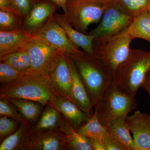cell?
<instances>
[{"instance_id":"cell-1","label":"cell","mask_w":150,"mask_h":150,"mask_svg":"<svg viewBox=\"0 0 150 150\" xmlns=\"http://www.w3.org/2000/svg\"><path fill=\"white\" fill-rule=\"evenodd\" d=\"M128 27L115 34L95 38L94 40L92 56L109 76L112 83L119 67L131 52L130 44L133 39Z\"/></svg>"},{"instance_id":"cell-2","label":"cell","mask_w":150,"mask_h":150,"mask_svg":"<svg viewBox=\"0 0 150 150\" xmlns=\"http://www.w3.org/2000/svg\"><path fill=\"white\" fill-rule=\"evenodd\" d=\"M53 95L56 94L48 75L29 72L23 74L13 82L1 86V98L29 100L43 105L48 104Z\"/></svg>"},{"instance_id":"cell-3","label":"cell","mask_w":150,"mask_h":150,"mask_svg":"<svg viewBox=\"0 0 150 150\" xmlns=\"http://www.w3.org/2000/svg\"><path fill=\"white\" fill-rule=\"evenodd\" d=\"M150 71V52L131 49L127 59L118 69L112 84L128 96L135 98Z\"/></svg>"},{"instance_id":"cell-4","label":"cell","mask_w":150,"mask_h":150,"mask_svg":"<svg viewBox=\"0 0 150 150\" xmlns=\"http://www.w3.org/2000/svg\"><path fill=\"white\" fill-rule=\"evenodd\" d=\"M86 86L93 107L99 103L112 81L98 63L86 52L72 59Z\"/></svg>"},{"instance_id":"cell-5","label":"cell","mask_w":150,"mask_h":150,"mask_svg":"<svg viewBox=\"0 0 150 150\" xmlns=\"http://www.w3.org/2000/svg\"><path fill=\"white\" fill-rule=\"evenodd\" d=\"M105 8V0H68L65 15L73 27L84 33L90 25L99 22Z\"/></svg>"},{"instance_id":"cell-6","label":"cell","mask_w":150,"mask_h":150,"mask_svg":"<svg viewBox=\"0 0 150 150\" xmlns=\"http://www.w3.org/2000/svg\"><path fill=\"white\" fill-rule=\"evenodd\" d=\"M134 99L112 84L105 92L95 110L97 111L100 121L103 123L122 115H128L136 109L137 103Z\"/></svg>"},{"instance_id":"cell-7","label":"cell","mask_w":150,"mask_h":150,"mask_svg":"<svg viewBox=\"0 0 150 150\" xmlns=\"http://www.w3.org/2000/svg\"><path fill=\"white\" fill-rule=\"evenodd\" d=\"M26 50L28 52L31 69L30 71L48 75L59 61L63 53L43 39L34 35L30 41Z\"/></svg>"},{"instance_id":"cell-8","label":"cell","mask_w":150,"mask_h":150,"mask_svg":"<svg viewBox=\"0 0 150 150\" xmlns=\"http://www.w3.org/2000/svg\"><path fill=\"white\" fill-rule=\"evenodd\" d=\"M106 8L100 23L89 34L95 38L115 34L129 27L134 18L110 0H105Z\"/></svg>"},{"instance_id":"cell-9","label":"cell","mask_w":150,"mask_h":150,"mask_svg":"<svg viewBox=\"0 0 150 150\" xmlns=\"http://www.w3.org/2000/svg\"><path fill=\"white\" fill-rule=\"evenodd\" d=\"M54 16L35 36L43 39L62 51L65 56L70 59H76L81 56L85 53L84 51H81L75 46L64 30L55 21Z\"/></svg>"},{"instance_id":"cell-10","label":"cell","mask_w":150,"mask_h":150,"mask_svg":"<svg viewBox=\"0 0 150 150\" xmlns=\"http://www.w3.org/2000/svg\"><path fill=\"white\" fill-rule=\"evenodd\" d=\"M59 8L50 0H36L31 10L23 19V30L30 35H36Z\"/></svg>"},{"instance_id":"cell-11","label":"cell","mask_w":150,"mask_h":150,"mask_svg":"<svg viewBox=\"0 0 150 150\" xmlns=\"http://www.w3.org/2000/svg\"><path fill=\"white\" fill-rule=\"evenodd\" d=\"M23 149L32 150L67 149L65 134L59 129L28 135Z\"/></svg>"},{"instance_id":"cell-12","label":"cell","mask_w":150,"mask_h":150,"mask_svg":"<svg viewBox=\"0 0 150 150\" xmlns=\"http://www.w3.org/2000/svg\"><path fill=\"white\" fill-rule=\"evenodd\" d=\"M56 94L74 102L72 95V76L67 56L63 54L48 74Z\"/></svg>"},{"instance_id":"cell-13","label":"cell","mask_w":150,"mask_h":150,"mask_svg":"<svg viewBox=\"0 0 150 150\" xmlns=\"http://www.w3.org/2000/svg\"><path fill=\"white\" fill-rule=\"evenodd\" d=\"M126 120L139 150H150V125L149 115L137 110Z\"/></svg>"},{"instance_id":"cell-14","label":"cell","mask_w":150,"mask_h":150,"mask_svg":"<svg viewBox=\"0 0 150 150\" xmlns=\"http://www.w3.org/2000/svg\"><path fill=\"white\" fill-rule=\"evenodd\" d=\"M48 105L59 110L76 130L85 124L91 117L69 99L53 95Z\"/></svg>"},{"instance_id":"cell-15","label":"cell","mask_w":150,"mask_h":150,"mask_svg":"<svg viewBox=\"0 0 150 150\" xmlns=\"http://www.w3.org/2000/svg\"><path fill=\"white\" fill-rule=\"evenodd\" d=\"M128 115H123L112 120L101 123L108 133L124 150H139L131 137L126 118Z\"/></svg>"},{"instance_id":"cell-16","label":"cell","mask_w":150,"mask_h":150,"mask_svg":"<svg viewBox=\"0 0 150 150\" xmlns=\"http://www.w3.org/2000/svg\"><path fill=\"white\" fill-rule=\"evenodd\" d=\"M67 57L72 76V95L75 104L91 117L93 107L86 86L74 63Z\"/></svg>"},{"instance_id":"cell-17","label":"cell","mask_w":150,"mask_h":150,"mask_svg":"<svg viewBox=\"0 0 150 150\" xmlns=\"http://www.w3.org/2000/svg\"><path fill=\"white\" fill-rule=\"evenodd\" d=\"M34 36L23 30L13 31L0 30V57L25 50Z\"/></svg>"},{"instance_id":"cell-18","label":"cell","mask_w":150,"mask_h":150,"mask_svg":"<svg viewBox=\"0 0 150 150\" xmlns=\"http://www.w3.org/2000/svg\"><path fill=\"white\" fill-rule=\"evenodd\" d=\"M54 16L55 21L64 30L75 46L79 48H81L86 54L92 56L93 46L95 37L89 33L86 35L75 29L70 24L64 13H55Z\"/></svg>"},{"instance_id":"cell-19","label":"cell","mask_w":150,"mask_h":150,"mask_svg":"<svg viewBox=\"0 0 150 150\" xmlns=\"http://www.w3.org/2000/svg\"><path fill=\"white\" fill-rule=\"evenodd\" d=\"M59 129L62 131L67 139V149L72 150H93L90 139L78 133L76 130L61 115V121Z\"/></svg>"},{"instance_id":"cell-20","label":"cell","mask_w":150,"mask_h":150,"mask_svg":"<svg viewBox=\"0 0 150 150\" xmlns=\"http://www.w3.org/2000/svg\"><path fill=\"white\" fill-rule=\"evenodd\" d=\"M61 113L59 110L49 105L33 128L28 129L27 135L59 129Z\"/></svg>"},{"instance_id":"cell-21","label":"cell","mask_w":150,"mask_h":150,"mask_svg":"<svg viewBox=\"0 0 150 150\" xmlns=\"http://www.w3.org/2000/svg\"><path fill=\"white\" fill-rule=\"evenodd\" d=\"M78 133L90 139L102 142L110 137L106 129L100 121L97 111L95 110L93 115L85 124L76 130Z\"/></svg>"},{"instance_id":"cell-22","label":"cell","mask_w":150,"mask_h":150,"mask_svg":"<svg viewBox=\"0 0 150 150\" xmlns=\"http://www.w3.org/2000/svg\"><path fill=\"white\" fill-rule=\"evenodd\" d=\"M11 104L21 113L22 116L26 121L33 122L40 115L41 105L39 103L20 98H6Z\"/></svg>"},{"instance_id":"cell-23","label":"cell","mask_w":150,"mask_h":150,"mask_svg":"<svg viewBox=\"0 0 150 150\" xmlns=\"http://www.w3.org/2000/svg\"><path fill=\"white\" fill-rule=\"evenodd\" d=\"M128 29L133 39L142 38L150 42V14L148 11L135 18Z\"/></svg>"},{"instance_id":"cell-24","label":"cell","mask_w":150,"mask_h":150,"mask_svg":"<svg viewBox=\"0 0 150 150\" xmlns=\"http://www.w3.org/2000/svg\"><path fill=\"white\" fill-rule=\"evenodd\" d=\"M28 121L25 120L13 134L2 141L0 150H13L23 148L29 127Z\"/></svg>"},{"instance_id":"cell-25","label":"cell","mask_w":150,"mask_h":150,"mask_svg":"<svg viewBox=\"0 0 150 150\" xmlns=\"http://www.w3.org/2000/svg\"><path fill=\"white\" fill-rule=\"evenodd\" d=\"M1 62L6 63L22 74L30 71L31 62L26 49L0 57Z\"/></svg>"},{"instance_id":"cell-26","label":"cell","mask_w":150,"mask_h":150,"mask_svg":"<svg viewBox=\"0 0 150 150\" xmlns=\"http://www.w3.org/2000/svg\"><path fill=\"white\" fill-rule=\"evenodd\" d=\"M134 18L139 16L150 6V0H110Z\"/></svg>"},{"instance_id":"cell-27","label":"cell","mask_w":150,"mask_h":150,"mask_svg":"<svg viewBox=\"0 0 150 150\" xmlns=\"http://www.w3.org/2000/svg\"><path fill=\"white\" fill-rule=\"evenodd\" d=\"M24 18L9 11L0 10V30L13 31L22 30Z\"/></svg>"},{"instance_id":"cell-28","label":"cell","mask_w":150,"mask_h":150,"mask_svg":"<svg viewBox=\"0 0 150 150\" xmlns=\"http://www.w3.org/2000/svg\"><path fill=\"white\" fill-rule=\"evenodd\" d=\"M23 74L20 72L9 65L0 63V83L1 86L9 84L19 79Z\"/></svg>"},{"instance_id":"cell-29","label":"cell","mask_w":150,"mask_h":150,"mask_svg":"<svg viewBox=\"0 0 150 150\" xmlns=\"http://www.w3.org/2000/svg\"><path fill=\"white\" fill-rule=\"evenodd\" d=\"M19 122L6 116L0 118V139L3 141L16 131Z\"/></svg>"},{"instance_id":"cell-30","label":"cell","mask_w":150,"mask_h":150,"mask_svg":"<svg viewBox=\"0 0 150 150\" xmlns=\"http://www.w3.org/2000/svg\"><path fill=\"white\" fill-rule=\"evenodd\" d=\"M0 115L12 118L21 123L26 120L23 118V116L19 114L13 105L5 98L0 99Z\"/></svg>"},{"instance_id":"cell-31","label":"cell","mask_w":150,"mask_h":150,"mask_svg":"<svg viewBox=\"0 0 150 150\" xmlns=\"http://www.w3.org/2000/svg\"><path fill=\"white\" fill-rule=\"evenodd\" d=\"M36 0H13L15 5L21 15L24 18L32 9Z\"/></svg>"},{"instance_id":"cell-32","label":"cell","mask_w":150,"mask_h":150,"mask_svg":"<svg viewBox=\"0 0 150 150\" xmlns=\"http://www.w3.org/2000/svg\"><path fill=\"white\" fill-rule=\"evenodd\" d=\"M105 150H124L123 147L113 139L111 137H108L103 142Z\"/></svg>"},{"instance_id":"cell-33","label":"cell","mask_w":150,"mask_h":150,"mask_svg":"<svg viewBox=\"0 0 150 150\" xmlns=\"http://www.w3.org/2000/svg\"><path fill=\"white\" fill-rule=\"evenodd\" d=\"M0 10L13 12L21 15L15 5L13 0H0Z\"/></svg>"},{"instance_id":"cell-34","label":"cell","mask_w":150,"mask_h":150,"mask_svg":"<svg viewBox=\"0 0 150 150\" xmlns=\"http://www.w3.org/2000/svg\"><path fill=\"white\" fill-rule=\"evenodd\" d=\"M141 87L145 90L149 94L150 101V71L147 74ZM149 121L150 125V114L149 115Z\"/></svg>"},{"instance_id":"cell-35","label":"cell","mask_w":150,"mask_h":150,"mask_svg":"<svg viewBox=\"0 0 150 150\" xmlns=\"http://www.w3.org/2000/svg\"><path fill=\"white\" fill-rule=\"evenodd\" d=\"M92 147L93 150H105L102 142L94 139H90Z\"/></svg>"},{"instance_id":"cell-36","label":"cell","mask_w":150,"mask_h":150,"mask_svg":"<svg viewBox=\"0 0 150 150\" xmlns=\"http://www.w3.org/2000/svg\"><path fill=\"white\" fill-rule=\"evenodd\" d=\"M61 7L64 11V14L67 13V4L68 0H50Z\"/></svg>"},{"instance_id":"cell-37","label":"cell","mask_w":150,"mask_h":150,"mask_svg":"<svg viewBox=\"0 0 150 150\" xmlns=\"http://www.w3.org/2000/svg\"><path fill=\"white\" fill-rule=\"evenodd\" d=\"M148 11H149V13L150 14V7L148 9Z\"/></svg>"}]
</instances>
